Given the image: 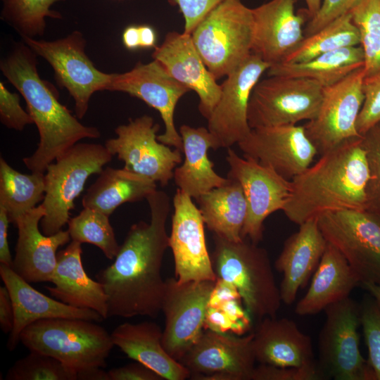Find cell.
Returning a JSON list of instances; mask_svg holds the SVG:
<instances>
[{
  "mask_svg": "<svg viewBox=\"0 0 380 380\" xmlns=\"http://www.w3.org/2000/svg\"><path fill=\"white\" fill-rule=\"evenodd\" d=\"M151 220L132 224L114 262L96 278L107 296L108 317L156 318L161 312L165 280L161 274L170 248L166 222L168 195L156 190L147 198Z\"/></svg>",
  "mask_w": 380,
  "mask_h": 380,
  "instance_id": "1",
  "label": "cell"
},
{
  "mask_svg": "<svg viewBox=\"0 0 380 380\" xmlns=\"http://www.w3.org/2000/svg\"><path fill=\"white\" fill-rule=\"evenodd\" d=\"M37 56L23 41L1 60L0 69L24 98L39 134L36 151L23 161L31 172L44 173L51 163L79 141L99 138L101 133L82 124L60 103L54 87L40 77Z\"/></svg>",
  "mask_w": 380,
  "mask_h": 380,
  "instance_id": "2",
  "label": "cell"
},
{
  "mask_svg": "<svg viewBox=\"0 0 380 380\" xmlns=\"http://www.w3.org/2000/svg\"><path fill=\"white\" fill-rule=\"evenodd\" d=\"M369 178L362 137L348 140L291 179V196L282 211L300 225L328 211L367 210Z\"/></svg>",
  "mask_w": 380,
  "mask_h": 380,
  "instance_id": "3",
  "label": "cell"
},
{
  "mask_svg": "<svg viewBox=\"0 0 380 380\" xmlns=\"http://www.w3.org/2000/svg\"><path fill=\"white\" fill-rule=\"evenodd\" d=\"M217 279L238 292L251 318L276 317L281 299L267 251L248 239L233 241L213 234Z\"/></svg>",
  "mask_w": 380,
  "mask_h": 380,
  "instance_id": "4",
  "label": "cell"
},
{
  "mask_svg": "<svg viewBox=\"0 0 380 380\" xmlns=\"http://www.w3.org/2000/svg\"><path fill=\"white\" fill-rule=\"evenodd\" d=\"M20 341L30 351L56 358L78 376L105 368L114 344L110 334L92 321L72 318L38 320L25 327Z\"/></svg>",
  "mask_w": 380,
  "mask_h": 380,
  "instance_id": "5",
  "label": "cell"
},
{
  "mask_svg": "<svg viewBox=\"0 0 380 380\" xmlns=\"http://www.w3.org/2000/svg\"><path fill=\"white\" fill-rule=\"evenodd\" d=\"M207 68L216 80L228 75L252 53V8L241 0H222L191 33Z\"/></svg>",
  "mask_w": 380,
  "mask_h": 380,
  "instance_id": "6",
  "label": "cell"
},
{
  "mask_svg": "<svg viewBox=\"0 0 380 380\" xmlns=\"http://www.w3.org/2000/svg\"><path fill=\"white\" fill-rule=\"evenodd\" d=\"M113 156L105 145L78 142L47 166L42 203L45 215L40 222L44 234H54L68 224L75 199L87 180L91 175L100 174Z\"/></svg>",
  "mask_w": 380,
  "mask_h": 380,
  "instance_id": "7",
  "label": "cell"
},
{
  "mask_svg": "<svg viewBox=\"0 0 380 380\" xmlns=\"http://www.w3.org/2000/svg\"><path fill=\"white\" fill-rule=\"evenodd\" d=\"M318 338V367L324 379L375 380L360 350V305L348 297L324 309Z\"/></svg>",
  "mask_w": 380,
  "mask_h": 380,
  "instance_id": "8",
  "label": "cell"
},
{
  "mask_svg": "<svg viewBox=\"0 0 380 380\" xmlns=\"http://www.w3.org/2000/svg\"><path fill=\"white\" fill-rule=\"evenodd\" d=\"M324 87L306 78L269 76L259 80L248 108L251 129L296 125L317 115Z\"/></svg>",
  "mask_w": 380,
  "mask_h": 380,
  "instance_id": "9",
  "label": "cell"
},
{
  "mask_svg": "<svg viewBox=\"0 0 380 380\" xmlns=\"http://www.w3.org/2000/svg\"><path fill=\"white\" fill-rule=\"evenodd\" d=\"M327 241L346 258L360 284H380V214L342 209L318 216Z\"/></svg>",
  "mask_w": 380,
  "mask_h": 380,
  "instance_id": "10",
  "label": "cell"
},
{
  "mask_svg": "<svg viewBox=\"0 0 380 380\" xmlns=\"http://www.w3.org/2000/svg\"><path fill=\"white\" fill-rule=\"evenodd\" d=\"M22 39L37 56L49 63L58 86L66 89L73 99L76 117L83 118L91 96L98 91L108 89L113 73L96 68L85 53L86 40L82 32L75 30L53 41Z\"/></svg>",
  "mask_w": 380,
  "mask_h": 380,
  "instance_id": "11",
  "label": "cell"
},
{
  "mask_svg": "<svg viewBox=\"0 0 380 380\" xmlns=\"http://www.w3.org/2000/svg\"><path fill=\"white\" fill-rule=\"evenodd\" d=\"M217 281L179 282L165 280L161 311L165 316L162 343L179 361L204 330L210 300Z\"/></svg>",
  "mask_w": 380,
  "mask_h": 380,
  "instance_id": "12",
  "label": "cell"
},
{
  "mask_svg": "<svg viewBox=\"0 0 380 380\" xmlns=\"http://www.w3.org/2000/svg\"><path fill=\"white\" fill-rule=\"evenodd\" d=\"M226 160L229 166L227 177L239 182L247 202L241 238L258 244L263 237L265 219L286 206L291 194V180L251 158L239 156L231 148Z\"/></svg>",
  "mask_w": 380,
  "mask_h": 380,
  "instance_id": "13",
  "label": "cell"
},
{
  "mask_svg": "<svg viewBox=\"0 0 380 380\" xmlns=\"http://www.w3.org/2000/svg\"><path fill=\"white\" fill-rule=\"evenodd\" d=\"M159 127L151 116L143 115L118 126L115 129L117 137L108 139L104 145L125 163V169L165 186L182 161V152L158 140Z\"/></svg>",
  "mask_w": 380,
  "mask_h": 380,
  "instance_id": "14",
  "label": "cell"
},
{
  "mask_svg": "<svg viewBox=\"0 0 380 380\" xmlns=\"http://www.w3.org/2000/svg\"><path fill=\"white\" fill-rule=\"evenodd\" d=\"M365 77L363 65L336 84L324 88L317 115L303 125L319 155L348 140L362 137L356 123L364 101Z\"/></svg>",
  "mask_w": 380,
  "mask_h": 380,
  "instance_id": "15",
  "label": "cell"
},
{
  "mask_svg": "<svg viewBox=\"0 0 380 380\" xmlns=\"http://www.w3.org/2000/svg\"><path fill=\"white\" fill-rule=\"evenodd\" d=\"M253 334L236 336L204 329L179 361L195 380H251L256 362Z\"/></svg>",
  "mask_w": 380,
  "mask_h": 380,
  "instance_id": "16",
  "label": "cell"
},
{
  "mask_svg": "<svg viewBox=\"0 0 380 380\" xmlns=\"http://www.w3.org/2000/svg\"><path fill=\"white\" fill-rule=\"evenodd\" d=\"M270 66L260 56L251 53L220 84V99L207 120L216 149L230 148L250 133L247 115L250 98L260 77Z\"/></svg>",
  "mask_w": 380,
  "mask_h": 380,
  "instance_id": "17",
  "label": "cell"
},
{
  "mask_svg": "<svg viewBox=\"0 0 380 380\" xmlns=\"http://www.w3.org/2000/svg\"><path fill=\"white\" fill-rule=\"evenodd\" d=\"M107 90L127 93L157 110L165 125V132L158 135V140L183 152L174 114L178 101L190 89L175 80L158 61L138 62L127 72L113 73Z\"/></svg>",
  "mask_w": 380,
  "mask_h": 380,
  "instance_id": "18",
  "label": "cell"
},
{
  "mask_svg": "<svg viewBox=\"0 0 380 380\" xmlns=\"http://www.w3.org/2000/svg\"><path fill=\"white\" fill-rule=\"evenodd\" d=\"M169 246L179 282L217 281L205 241L204 221L192 198L177 189L173 197Z\"/></svg>",
  "mask_w": 380,
  "mask_h": 380,
  "instance_id": "19",
  "label": "cell"
},
{
  "mask_svg": "<svg viewBox=\"0 0 380 380\" xmlns=\"http://www.w3.org/2000/svg\"><path fill=\"white\" fill-rule=\"evenodd\" d=\"M237 145L243 156L272 168L289 180L307 170L318 154L303 125L253 128Z\"/></svg>",
  "mask_w": 380,
  "mask_h": 380,
  "instance_id": "20",
  "label": "cell"
},
{
  "mask_svg": "<svg viewBox=\"0 0 380 380\" xmlns=\"http://www.w3.org/2000/svg\"><path fill=\"white\" fill-rule=\"evenodd\" d=\"M152 58L158 61L177 82L194 91L199 98L198 110L207 120L221 94V87L207 68L191 34L169 32Z\"/></svg>",
  "mask_w": 380,
  "mask_h": 380,
  "instance_id": "21",
  "label": "cell"
},
{
  "mask_svg": "<svg viewBox=\"0 0 380 380\" xmlns=\"http://www.w3.org/2000/svg\"><path fill=\"white\" fill-rule=\"evenodd\" d=\"M45 209L40 204L18 219L15 253L11 267L29 283L51 282L57 250L70 241L68 230L46 236L39 229Z\"/></svg>",
  "mask_w": 380,
  "mask_h": 380,
  "instance_id": "22",
  "label": "cell"
},
{
  "mask_svg": "<svg viewBox=\"0 0 380 380\" xmlns=\"http://www.w3.org/2000/svg\"><path fill=\"white\" fill-rule=\"evenodd\" d=\"M294 5V0H270L252 8V53L271 66L282 63L305 37L304 17Z\"/></svg>",
  "mask_w": 380,
  "mask_h": 380,
  "instance_id": "23",
  "label": "cell"
},
{
  "mask_svg": "<svg viewBox=\"0 0 380 380\" xmlns=\"http://www.w3.org/2000/svg\"><path fill=\"white\" fill-rule=\"evenodd\" d=\"M0 276L9 292L14 311L13 327L7 341V348L11 351L19 343L23 330L38 320L72 318L101 322L104 319L95 310L75 308L43 294L10 266L1 264Z\"/></svg>",
  "mask_w": 380,
  "mask_h": 380,
  "instance_id": "24",
  "label": "cell"
},
{
  "mask_svg": "<svg viewBox=\"0 0 380 380\" xmlns=\"http://www.w3.org/2000/svg\"><path fill=\"white\" fill-rule=\"evenodd\" d=\"M327 241L318 222V217L299 225L298 232L284 242L274 267L283 274L279 286L281 301L291 305L298 291L308 283L326 249Z\"/></svg>",
  "mask_w": 380,
  "mask_h": 380,
  "instance_id": "25",
  "label": "cell"
},
{
  "mask_svg": "<svg viewBox=\"0 0 380 380\" xmlns=\"http://www.w3.org/2000/svg\"><path fill=\"white\" fill-rule=\"evenodd\" d=\"M256 362L278 367H308L315 361L310 337L287 318L266 317L253 332Z\"/></svg>",
  "mask_w": 380,
  "mask_h": 380,
  "instance_id": "26",
  "label": "cell"
},
{
  "mask_svg": "<svg viewBox=\"0 0 380 380\" xmlns=\"http://www.w3.org/2000/svg\"><path fill=\"white\" fill-rule=\"evenodd\" d=\"M81 243L72 241L57 253V263L46 290L56 299L75 308L95 310L108 317L107 296L102 284L86 273Z\"/></svg>",
  "mask_w": 380,
  "mask_h": 380,
  "instance_id": "27",
  "label": "cell"
},
{
  "mask_svg": "<svg viewBox=\"0 0 380 380\" xmlns=\"http://www.w3.org/2000/svg\"><path fill=\"white\" fill-rule=\"evenodd\" d=\"M114 346L165 380L189 379V371L170 356L162 343L163 330L153 322H124L110 334Z\"/></svg>",
  "mask_w": 380,
  "mask_h": 380,
  "instance_id": "28",
  "label": "cell"
},
{
  "mask_svg": "<svg viewBox=\"0 0 380 380\" xmlns=\"http://www.w3.org/2000/svg\"><path fill=\"white\" fill-rule=\"evenodd\" d=\"M359 284L360 281L346 258L327 242L310 287L297 303L295 312L300 316L317 314L329 305L349 297Z\"/></svg>",
  "mask_w": 380,
  "mask_h": 380,
  "instance_id": "29",
  "label": "cell"
},
{
  "mask_svg": "<svg viewBox=\"0 0 380 380\" xmlns=\"http://www.w3.org/2000/svg\"><path fill=\"white\" fill-rule=\"evenodd\" d=\"M184 160L174 170L175 184L192 198L198 199L206 192L225 184L229 179L214 170L208 158V150L216 149V144L208 127L182 125L179 128Z\"/></svg>",
  "mask_w": 380,
  "mask_h": 380,
  "instance_id": "30",
  "label": "cell"
},
{
  "mask_svg": "<svg viewBox=\"0 0 380 380\" xmlns=\"http://www.w3.org/2000/svg\"><path fill=\"white\" fill-rule=\"evenodd\" d=\"M156 190V182L144 175L125 167H107L89 187L82 204L110 217L120 205L146 199Z\"/></svg>",
  "mask_w": 380,
  "mask_h": 380,
  "instance_id": "31",
  "label": "cell"
},
{
  "mask_svg": "<svg viewBox=\"0 0 380 380\" xmlns=\"http://www.w3.org/2000/svg\"><path fill=\"white\" fill-rule=\"evenodd\" d=\"M228 179L225 184L206 192L196 201L205 225L213 234L238 241L243 239L247 202L239 182Z\"/></svg>",
  "mask_w": 380,
  "mask_h": 380,
  "instance_id": "32",
  "label": "cell"
},
{
  "mask_svg": "<svg viewBox=\"0 0 380 380\" xmlns=\"http://www.w3.org/2000/svg\"><path fill=\"white\" fill-rule=\"evenodd\" d=\"M363 65V50L361 46H355L325 53L301 63L275 64L267 70V74L310 79L324 88Z\"/></svg>",
  "mask_w": 380,
  "mask_h": 380,
  "instance_id": "33",
  "label": "cell"
},
{
  "mask_svg": "<svg viewBox=\"0 0 380 380\" xmlns=\"http://www.w3.org/2000/svg\"><path fill=\"white\" fill-rule=\"evenodd\" d=\"M45 195L43 172L24 174L0 158V206L15 224L19 217L37 207Z\"/></svg>",
  "mask_w": 380,
  "mask_h": 380,
  "instance_id": "34",
  "label": "cell"
},
{
  "mask_svg": "<svg viewBox=\"0 0 380 380\" xmlns=\"http://www.w3.org/2000/svg\"><path fill=\"white\" fill-rule=\"evenodd\" d=\"M359 45V32L350 12H348L315 33L305 37L282 63H301L325 53Z\"/></svg>",
  "mask_w": 380,
  "mask_h": 380,
  "instance_id": "35",
  "label": "cell"
},
{
  "mask_svg": "<svg viewBox=\"0 0 380 380\" xmlns=\"http://www.w3.org/2000/svg\"><path fill=\"white\" fill-rule=\"evenodd\" d=\"M65 0H6L1 19L23 37L36 38L44 33L46 18H61L60 13L51 6Z\"/></svg>",
  "mask_w": 380,
  "mask_h": 380,
  "instance_id": "36",
  "label": "cell"
},
{
  "mask_svg": "<svg viewBox=\"0 0 380 380\" xmlns=\"http://www.w3.org/2000/svg\"><path fill=\"white\" fill-rule=\"evenodd\" d=\"M349 12L359 32L365 77L380 72V0H359Z\"/></svg>",
  "mask_w": 380,
  "mask_h": 380,
  "instance_id": "37",
  "label": "cell"
},
{
  "mask_svg": "<svg viewBox=\"0 0 380 380\" xmlns=\"http://www.w3.org/2000/svg\"><path fill=\"white\" fill-rule=\"evenodd\" d=\"M72 241L91 243L100 248L105 256L113 260L117 255L119 246L109 216L90 208H84L68 222Z\"/></svg>",
  "mask_w": 380,
  "mask_h": 380,
  "instance_id": "38",
  "label": "cell"
},
{
  "mask_svg": "<svg viewBox=\"0 0 380 380\" xmlns=\"http://www.w3.org/2000/svg\"><path fill=\"white\" fill-rule=\"evenodd\" d=\"M6 380H77V374L49 355L30 351L8 370Z\"/></svg>",
  "mask_w": 380,
  "mask_h": 380,
  "instance_id": "39",
  "label": "cell"
},
{
  "mask_svg": "<svg viewBox=\"0 0 380 380\" xmlns=\"http://www.w3.org/2000/svg\"><path fill=\"white\" fill-rule=\"evenodd\" d=\"M360 322L368 349V363L375 380H380V308L374 298L366 296L361 304Z\"/></svg>",
  "mask_w": 380,
  "mask_h": 380,
  "instance_id": "40",
  "label": "cell"
},
{
  "mask_svg": "<svg viewBox=\"0 0 380 380\" xmlns=\"http://www.w3.org/2000/svg\"><path fill=\"white\" fill-rule=\"evenodd\" d=\"M362 142L369 172L367 210L380 214V122L362 136Z\"/></svg>",
  "mask_w": 380,
  "mask_h": 380,
  "instance_id": "41",
  "label": "cell"
},
{
  "mask_svg": "<svg viewBox=\"0 0 380 380\" xmlns=\"http://www.w3.org/2000/svg\"><path fill=\"white\" fill-rule=\"evenodd\" d=\"M362 88L364 101L356 123L361 136L380 122V72L365 77Z\"/></svg>",
  "mask_w": 380,
  "mask_h": 380,
  "instance_id": "42",
  "label": "cell"
},
{
  "mask_svg": "<svg viewBox=\"0 0 380 380\" xmlns=\"http://www.w3.org/2000/svg\"><path fill=\"white\" fill-rule=\"evenodd\" d=\"M324 379L318 365L278 367L267 364L255 366L251 380H322Z\"/></svg>",
  "mask_w": 380,
  "mask_h": 380,
  "instance_id": "43",
  "label": "cell"
},
{
  "mask_svg": "<svg viewBox=\"0 0 380 380\" xmlns=\"http://www.w3.org/2000/svg\"><path fill=\"white\" fill-rule=\"evenodd\" d=\"M0 120L8 129L22 131L27 125L33 124V120L20 103L17 93L10 91L0 82Z\"/></svg>",
  "mask_w": 380,
  "mask_h": 380,
  "instance_id": "44",
  "label": "cell"
},
{
  "mask_svg": "<svg viewBox=\"0 0 380 380\" xmlns=\"http://www.w3.org/2000/svg\"><path fill=\"white\" fill-rule=\"evenodd\" d=\"M359 0H322L319 11L309 20L304 36L320 30L338 17L349 12Z\"/></svg>",
  "mask_w": 380,
  "mask_h": 380,
  "instance_id": "45",
  "label": "cell"
},
{
  "mask_svg": "<svg viewBox=\"0 0 380 380\" xmlns=\"http://www.w3.org/2000/svg\"><path fill=\"white\" fill-rule=\"evenodd\" d=\"M222 0H170L178 6L184 20V32L191 34L205 15Z\"/></svg>",
  "mask_w": 380,
  "mask_h": 380,
  "instance_id": "46",
  "label": "cell"
},
{
  "mask_svg": "<svg viewBox=\"0 0 380 380\" xmlns=\"http://www.w3.org/2000/svg\"><path fill=\"white\" fill-rule=\"evenodd\" d=\"M110 380H163L157 373L137 362L108 371Z\"/></svg>",
  "mask_w": 380,
  "mask_h": 380,
  "instance_id": "47",
  "label": "cell"
},
{
  "mask_svg": "<svg viewBox=\"0 0 380 380\" xmlns=\"http://www.w3.org/2000/svg\"><path fill=\"white\" fill-rule=\"evenodd\" d=\"M14 311L7 288L0 287V327L5 334H10L13 327Z\"/></svg>",
  "mask_w": 380,
  "mask_h": 380,
  "instance_id": "48",
  "label": "cell"
},
{
  "mask_svg": "<svg viewBox=\"0 0 380 380\" xmlns=\"http://www.w3.org/2000/svg\"><path fill=\"white\" fill-rule=\"evenodd\" d=\"M10 220L6 210L0 206V262L11 267L13 259L8 241V229Z\"/></svg>",
  "mask_w": 380,
  "mask_h": 380,
  "instance_id": "49",
  "label": "cell"
},
{
  "mask_svg": "<svg viewBox=\"0 0 380 380\" xmlns=\"http://www.w3.org/2000/svg\"><path fill=\"white\" fill-rule=\"evenodd\" d=\"M122 40L129 50L140 48L139 30L138 25H129L122 32Z\"/></svg>",
  "mask_w": 380,
  "mask_h": 380,
  "instance_id": "50",
  "label": "cell"
},
{
  "mask_svg": "<svg viewBox=\"0 0 380 380\" xmlns=\"http://www.w3.org/2000/svg\"><path fill=\"white\" fill-rule=\"evenodd\" d=\"M138 26L139 30L140 48H155L156 46V34L153 28L147 25H141Z\"/></svg>",
  "mask_w": 380,
  "mask_h": 380,
  "instance_id": "51",
  "label": "cell"
},
{
  "mask_svg": "<svg viewBox=\"0 0 380 380\" xmlns=\"http://www.w3.org/2000/svg\"><path fill=\"white\" fill-rule=\"evenodd\" d=\"M104 368L91 369L78 376L80 380H110L108 372Z\"/></svg>",
  "mask_w": 380,
  "mask_h": 380,
  "instance_id": "52",
  "label": "cell"
},
{
  "mask_svg": "<svg viewBox=\"0 0 380 380\" xmlns=\"http://www.w3.org/2000/svg\"><path fill=\"white\" fill-rule=\"evenodd\" d=\"M309 19L313 18L319 11L322 0H305Z\"/></svg>",
  "mask_w": 380,
  "mask_h": 380,
  "instance_id": "53",
  "label": "cell"
},
{
  "mask_svg": "<svg viewBox=\"0 0 380 380\" xmlns=\"http://www.w3.org/2000/svg\"><path fill=\"white\" fill-rule=\"evenodd\" d=\"M369 294L374 298L377 305L380 308V284H362Z\"/></svg>",
  "mask_w": 380,
  "mask_h": 380,
  "instance_id": "54",
  "label": "cell"
},
{
  "mask_svg": "<svg viewBox=\"0 0 380 380\" xmlns=\"http://www.w3.org/2000/svg\"><path fill=\"white\" fill-rule=\"evenodd\" d=\"M2 1H3V2H4V1H5L6 0H2Z\"/></svg>",
  "mask_w": 380,
  "mask_h": 380,
  "instance_id": "55",
  "label": "cell"
}]
</instances>
